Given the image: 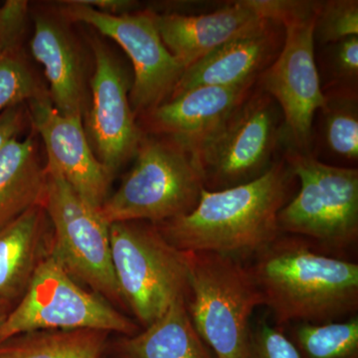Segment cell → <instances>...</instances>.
Returning a JSON list of instances; mask_svg holds the SVG:
<instances>
[{
    "mask_svg": "<svg viewBox=\"0 0 358 358\" xmlns=\"http://www.w3.org/2000/svg\"><path fill=\"white\" fill-rule=\"evenodd\" d=\"M185 253L189 277L186 308L200 338L216 358H250L251 317L264 306L251 270L234 257Z\"/></svg>",
    "mask_w": 358,
    "mask_h": 358,
    "instance_id": "cell-3",
    "label": "cell"
},
{
    "mask_svg": "<svg viewBox=\"0 0 358 358\" xmlns=\"http://www.w3.org/2000/svg\"><path fill=\"white\" fill-rule=\"evenodd\" d=\"M131 171L101 207L109 225L129 221L159 224L190 213L203 180L187 152L171 141L143 134Z\"/></svg>",
    "mask_w": 358,
    "mask_h": 358,
    "instance_id": "cell-4",
    "label": "cell"
},
{
    "mask_svg": "<svg viewBox=\"0 0 358 358\" xmlns=\"http://www.w3.org/2000/svg\"><path fill=\"white\" fill-rule=\"evenodd\" d=\"M315 9L282 25L285 41L282 50L257 81L282 110V143L287 150L301 154H310L313 120L324 105L315 60Z\"/></svg>",
    "mask_w": 358,
    "mask_h": 358,
    "instance_id": "cell-11",
    "label": "cell"
},
{
    "mask_svg": "<svg viewBox=\"0 0 358 358\" xmlns=\"http://www.w3.org/2000/svg\"><path fill=\"white\" fill-rule=\"evenodd\" d=\"M293 338L301 358H358V317L327 324H296Z\"/></svg>",
    "mask_w": 358,
    "mask_h": 358,
    "instance_id": "cell-24",
    "label": "cell"
},
{
    "mask_svg": "<svg viewBox=\"0 0 358 358\" xmlns=\"http://www.w3.org/2000/svg\"><path fill=\"white\" fill-rule=\"evenodd\" d=\"M30 124L27 103L13 106L0 113V152L9 141L20 138Z\"/></svg>",
    "mask_w": 358,
    "mask_h": 358,
    "instance_id": "cell-28",
    "label": "cell"
},
{
    "mask_svg": "<svg viewBox=\"0 0 358 358\" xmlns=\"http://www.w3.org/2000/svg\"><path fill=\"white\" fill-rule=\"evenodd\" d=\"M6 313H4L3 308H2V306L0 305V324H2V322H3L4 319H6Z\"/></svg>",
    "mask_w": 358,
    "mask_h": 358,
    "instance_id": "cell-30",
    "label": "cell"
},
{
    "mask_svg": "<svg viewBox=\"0 0 358 358\" xmlns=\"http://www.w3.org/2000/svg\"><path fill=\"white\" fill-rule=\"evenodd\" d=\"M326 52L327 69L333 77L331 89L357 90L358 36L327 45Z\"/></svg>",
    "mask_w": 358,
    "mask_h": 358,
    "instance_id": "cell-26",
    "label": "cell"
},
{
    "mask_svg": "<svg viewBox=\"0 0 358 358\" xmlns=\"http://www.w3.org/2000/svg\"><path fill=\"white\" fill-rule=\"evenodd\" d=\"M110 237L122 300L141 326H150L176 301L187 299L186 253L169 243L155 224L113 223Z\"/></svg>",
    "mask_w": 358,
    "mask_h": 358,
    "instance_id": "cell-5",
    "label": "cell"
},
{
    "mask_svg": "<svg viewBox=\"0 0 358 358\" xmlns=\"http://www.w3.org/2000/svg\"><path fill=\"white\" fill-rule=\"evenodd\" d=\"M284 41V26L262 18L186 69L169 99L197 87L256 84L279 56Z\"/></svg>",
    "mask_w": 358,
    "mask_h": 358,
    "instance_id": "cell-16",
    "label": "cell"
},
{
    "mask_svg": "<svg viewBox=\"0 0 358 358\" xmlns=\"http://www.w3.org/2000/svg\"><path fill=\"white\" fill-rule=\"evenodd\" d=\"M100 13L110 14V15H124L134 13L138 3L133 0H80Z\"/></svg>",
    "mask_w": 358,
    "mask_h": 358,
    "instance_id": "cell-29",
    "label": "cell"
},
{
    "mask_svg": "<svg viewBox=\"0 0 358 358\" xmlns=\"http://www.w3.org/2000/svg\"><path fill=\"white\" fill-rule=\"evenodd\" d=\"M46 171L35 134L14 138L0 152V229L43 201Z\"/></svg>",
    "mask_w": 358,
    "mask_h": 358,
    "instance_id": "cell-20",
    "label": "cell"
},
{
    "mask_svg": "<svg viewBox=\"0 0 358 358\" xmlns=\"http://www.w3.org/2000/svg\"><path fill=\"white\" fill-rule=\"evenodd\" d=\"M255 85L197 87L169 99L136 120L143 134L171 141L195 162L205 145Z\"/></svg>",
    "mask_w": 358,
    "mask_h": 358,
    "instance_id": "cell-14",
    "label": "cell"
},
{
    "mask_svg": "<svg viewBox=\"0 0 358 358\" xmlns=\"http://www.w3.org/2000/svg\"><path fill=\"white\" fill-rule=\"evenodd\" d=\"M71 329L131 336L138 327L100 294L81 288L50 252L35 270L17 307L0 324V345L20 334Z\"/></svg>",
    "mask_w": 358,
    "mask_h": 358,
    "instance_id": "cell-7",
    "label": "cell"
},
{
    "mask_svg": "<svg viewBox=\"0 0 358 358\" xmlns=\"http://www.w3.org/2000/svg\"><path fill=\"white\" fill-rule=\"evenodd\" d=\"M324 94V136L327 148L343 159H358L357 90L329 89Z\"/></svg>",
    "mask_w": 358,
    "mask_h": 358,
    "instance_id": "cell-23",
    "label": "cell"
},
{
    "mask_svg": "<svg viewBox=\"0 0 358 358\" xmlns=\"http://www.w3.org/2000/svg\"><path fill=\"white\" fill-rule=\"evenodd\" d=\"M29 4L7 0L0 6V113L49 96L25 47Z\"/></svg>",
    "mask_w": 358,
    "mask_h": 358,
    "instance_id": "cell-18",
    "label": "cell"
},
{
    "mask_svg": "<svg viewBox=\"0 0 358 358\" xmlns=\"http://www.w3.org/2000/svg\"><path fill=\"white\" fill-rule=\"evenodd\" d=\"M106 339L96 329L33 331L0 345V358H100Z\"/></svg>",
    "mask_w": 358,
    "mask_h": 358,
    "instance_id": "cell-22",
    "label": "cell"
},
{
    "mask_svg": "<svg viewBox=\"0 0 358 358\" xmlns=\"http://www.w3.org/2000/svg\"><path fill=\"white\" fill-rule=\"evenodd\" d=\"M34 30L29 41L32 57L42 66L52 105L61 115L84 121L90 106V64L86 51L60 11L33 13Z\"/></svg>",
    "mask_w": 358,
    "mask_h": 358,
    "instance_id": "cell-13",
    "label": "cell"
},
{
    "mask_svg": "<svg viewBox=\"0 0 358 358\" xmlns=\"http://www.w3.org/2000/svg\"><path fill=\"white\" fill-rule=\"evenodd\" d=\"M357 35V0L317 1L313 25L315 40L329 45Z\"/></svg>",
    "mask_w": 358,
    "mask_h": 358,
    "instance_id": "cell-25",
    "label": "cell"
},
{
    "mask_svg": "<svg viewBox=\"0 0 358 358\" xmlns=\"http://www.w3.org/2000/svg\"><path fill=\"white\" fill-rule=\"evenodd\" d=\"M57 9L71 22L95 28L126 52L134 68L129 103L136 119L169 100L185 69L164 46L152 10L110 15L80 0L60 2Z\"/></svg>",
    "mask_w": 358,
    "mask_h": 358,
    "instance_id": "cell-10",
    "label": "cell"
},
{
    "mask_svg": "<svg viewBox=\"0 0 358 358\" xmlns=\"http://www.w3.org/2000/svg\"><path fill=\"white\" fill-rule=\"evenodd\" d=\"M164 46L185 69L262 20L248 0L229 1L209 13H159L152 11Z\"/></svg>",
    "mask_w": 358,
    "mask_h": 358,
    "instance_id": "cell-17",
    "label": "cell"
},
{
    "mask_svg": "<svg viewBox=\"0 0 358 358\" xmlns=\"http://www.w3.org/2000/svg\"><path fill=\"white\" fill-rule=\"evenodd\" d=\"M285 160L300 192L279 212L281 233L341 251L358 239V171L329 166L312 154L287 150Z\"/></svg>",
    "mask_w": 358,
    "mask_h": 358,
    "instance_id": "cell-6",
    "label": "cell"
},
{
    "mask_svg": "<svg viewBox=\"0 0 358 358\" xmlns=\"http://www.w3.org/2000/svg\"><path fill=\"white\" fill-rule=\"evenodd\" d=\"M117 352L122 358H212L193 326L185 299L145 331L121 339Z\"/></svg>",
    "mask_w": 358,
    "mask_h": 358,
    "instance_id": "cell-21",
    "label": "cell"
},
{
    "mask_svg": "<svg viewBox=\"0 0 358 358\" xmlns=\"http://www.w3.org/2000/svg\"><path fill=\"white\" fill-rule=\"evenodd\" d=\"M294 176L275 160L255 180L227 189L203 188L196 207L180 217L155 224L169 243L185 252L255 256L282 234L278 215L288 202Z\"/></svg>",
    "mask_w": 358,
    "mask_h": 358,
    "instance_id": "cell-1",
    "label": "cell"
},
{
    "mask_svg": "<svg viewBox=\"0 0 358 358\" xmlns=\"http://www.w3.org/2000/svg\"><path fill=\"white\" fill-rule=\"evenodd\" d=\"M250 358H301L282 327L263 320L252 329Z\"/></svg>",
    "mask_w": 358,
    "mask_h": 358,
    "instance_id": "cell-27",
    "label": "cell"
},
{
    "mask_svg": "<svg viewBox=\"0 0 358 358\" xmlns=\"http://www.w3.org/2000/svg\"><path fill=\"white\" fill-rule=\"evenodd\" d=\"M89 44L94 68L84 128L96 159L115 176L134 159L143 133L129 103L126 67L100 37L92 35Z\"/></svg>",
    "mask_w": 358,
    "mask_h": 358,
    "instance_id": "cell-12",
    "label": "cell"
},
{
    "mask_svg": "<svg viewBox=\"0 0 358 358\" xmlns=\"http://www.w3.org/2000/svg\"><path fill=\"white\" fill-rule=\"evenodd\" d=\"M282 127L279 106L256 83L195 159L205 189H227L267 173L282 143Z\"/></svg>",
    "mask_w": 358,
    "mask_h": 358,
    "instance_id": "cell-9",
    "label": "cell"
},
{
    "mask_svg": "<svg viewBox=\"0 0 358 358\" xmlns=\"http://www.w3.org/2000/svg\"><path fill=\"white\" fill-rule=\"evenodd\" d=\"M27 106L30 124L43 141L47 160L87 203L100 210L109 197L114 174L94 154L83 120L61 115L50 96Z\"/></svg>",
    "mask_w": 358,
    "mask_h": 358,
    "instance_id": "cell-15",
    "label": "cell"
},
{
    "mask_svg": "<svg viewBox=\"0 0 358 358\" xmlns=\"http://www.w3.org/2000/svg\"><path fill=\"white\" fill-rule=\"evenodd\" d=\"M249 268L275 326L339 322L357 310V264L317 251L303 238L280 235Z\"/></svg>",
    "mask_w": 358,
    "mask_h": 358,
    "instance_id": "cell-2",
    "label": "cell"
},
{
    "mask_svg": "<svg viewBox=\"0 0 358 358\" xmlns=\"http://www.w3.org/2000/svg\"><path fill=\"white\" fill-rule=\"evenodd\" d=\"M46 212L32 207L0 229V305L24 294L44 254Z\"/></svg>",
    "mask_w": 358,
    "mask_h": 358,
    "instance_id": "cell-19",
    "label": "cell"
},
{
    "mask_svg": "<svg viewBox=\"0 0 358 358\" xmlns=\"http://www.w3.org/2000/svg\"><path fill=\"white\" fill-rule=\"evenodd\" d=\"M42 207L53 227L50 252L75 280L124 305L113 267L110 225L47 160Z\"/></svg>",
    "mask_w": 358,
    "mask_h": 358,
    "instance_id": "cell-8",
    "label": "cell"
}]
</instances>
